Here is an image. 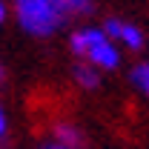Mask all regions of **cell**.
Segmentation results:
<instances>
[{
    "label": "cell",
    "mask_w": 149,
    "mask_h": 149,
    "mask_svg": "<svg viewBox=\"0 0 149 149\" xmlns=\"http://www.w3.org/2000/svg\"><path fill=\"white\" fill-rule=\"evenodd\" d=\"M69 49L77 60L95 66L97 72H115L120 66V49L109 40L100 26H80L69 35Z\"/></svg>",
    "instance_id": "obj_1"
},
{
    "label": "cell",
    "mask_w": 149,
    "mask_h": 149,
    "mask_svg": "<svg viewBox=\"0 0 149 149\" xmlns=\"http://www.w3.org/2000/svg\"><path fill=\"white\" fill-rule=\"evenodd\" d=\"M20 29L32 37H52L63 26V17L52 0H12Z\"/></svg>",
    "instance_id": "obj_2"
},
{
    "label": "cell",
    "mask_w": 149,
    "mask_h": 149,
    "mask_svg": "<svg viewBox=\"0 0 149 149\" xmlns=\"http://www.w3.org/2000/svg\"><path fill=\"white\" fill-rule=\"evenodd\" d=\"M100 29L109 35V40L118 46V49L141 52V49L146 46V35H143V29L135 26V23H129V20H123V17H106Z\"/></svg>",
    "instance_id": "obj_3"
},
{
    "label": "cell",
    "mask_w": 149,
    "mask_h": 149,
    "mask_svg": "<svg viewBox=\"0 0 149 149\" xmlns=\"http://www.w3.org/2000/svg\"><path fill=\"white\" fill-rule=\"evenodd\" d=\"M52 141H57V143H63L69 149H80L83 146V132L69 120H57L52 126Z\"/></svg>",
    "instance_id": "obj_4"
},
{
    "label": "cell",
    "mask_w": 149,
    "mask_h": 149,
    "mask_svg": "<svg viewBox=\"0 0 149 149\" xmlns=\"http://www.w3.org/2000/svg\"><path fill=\"white\" fill-rule=\"evenodd\" d=\"M100 74H103V72H97L95 66L83 63V60H77V63H74V69H72V77H74V83H77L80 89H89V92L100 86Z\"/></svg>",
    "instance_id": "obj_5"
},
{
    "label": "cell",
    "mask_w": 149,
    "mask_h": 149,
    "mask_svg": "<svg viewBox=\"0 0 149 149\" xmlns=\"http://www.w3.org/2000/svg\"><path fill=\"white\" fill-rule=\"evenodd\" d=\"M55 3V9L60 12V17H89L95 9L92 0H52Z\"/></svg>",
    "instance_id": "obj_6"
},
{
    "label": "cell",
    "mask_w": 149,
    "mask_h": 149,
    "mask_svg": "<svg viewBox=\"0 0 149 149\" xmlns=\"http://www.w3.org/2000/svg\"><path fill=\"white\" fill-rule=\"evenodd\" d=\"M129 80H132V86H135L141 95H146V97H149V60H141V63L132 66Z\"/></svg>",
    "instance_id": "obj_7"
},
{
    "label": "cell",
    "mask_w": 149,
    "mask_h": 149,
    "mask_svg": "<svg viewBox=\"0 0 149 149\" xmlns=\"http://www.w3.org/2000/svg\"><path fill=\"white\" fill-rule=\"evenodd\" d=\"M6 138H9V115L0 103V141H6Z\"/></svg>",
    "instance_id": "obj_8"
},
{
    "label": "cell",
    "mask_w": 149,
    "mask_h": 149,
    "mask_svg": "<svg viewBox=\"0 0 149 149\" xmlns=\"http://www.w3.org/2000/svg\"><path fill=\"white\" fill-rule=\"evenodd\" d=\"M37 149H69V146H63V143H57V141H46V143H40Z\"/></svg>",
    "instance_id": "obj_9"
},
{
    "label": "cell",
    "mask_w": 149,
    "mask_h": 149,
    "mask_svg": "<svg viewBox=\"0 0 149 149\" xmlns=\"http://www.w3.org/2000/svg\"><path fill=\"white\" fill-rule=\"evenodd\" d=\"M9 17V6H6V0H0V23Z\"/></svg>",
    "instance_id": "obj_10"
},
{
    "label": "cell",
    "mask_w": 149,
    "mask_h": 149,
    "mask_svg": "<svg viewBox=\"0 0 149 149\" xmlns=\"http://www.w3.org/2000/svg\"><path fill=\"white\" fill-rule=\"evenodd\" d=\"M0 83H3V63H0Z\"/></svg>",
    "instance_id": "obj_11"
}]
</instances>
